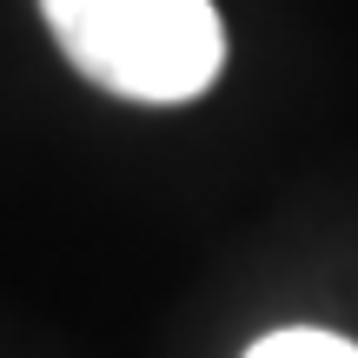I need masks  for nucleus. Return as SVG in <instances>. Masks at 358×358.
I'll use <instances>...</instances> for the list:
<instances>
[{
  "instance_id": "1",
  "label": "nucleus",
  "mask_w": 358,
  "mask_h": 358,
  "mask_svg": "<svg viewBox=\"0 0 358 358\" xmlns=\"http://www.w3.org/2000/svg\"><path fill=\"white\" fill-rule=\"evenodd\" d=\"M73 73L113 100L179 106L226 66V27L213 0H40Z\"/></svg>"
},
{
  "instance_id": "2",
  "label": "nucleus",
  "mask_w": 358,
  "mask_h": 358,
  "mask_svg": "<svg viewBox=\"0 0 358 358\" xmlns=\"http://www.w3.org/2000/svg\"><path fill=\"white\" fill-rule=\"evenodd\" d=\"M245 358H358L352 338L338 332H312V325H285V332H266Z\"/></svg>"
}]
</instances>
